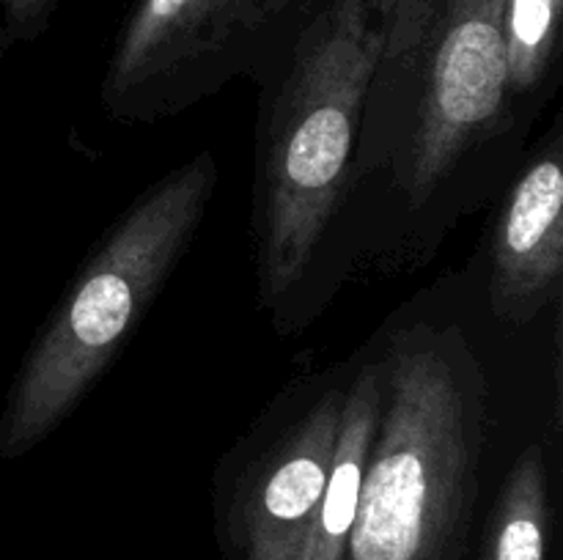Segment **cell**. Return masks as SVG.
<instances>
[{"instance_id":"5b68a950","label":"cell","mask_w":563,"mask_h":560,"mask_svg":"<svg viewBox=\"0 0 563 560\" xmlns=\"http://www.w3.org/2000/svg\"><path fill=\"white\" fill-rule=\"evenodd\" d=\"M344 393L322 395L236 481L229 511L234 560H306L333 461Z\"/></svg>"},{"instance_id":"7a4b0ae2","label":"cell","mask_w":563,"mask_h":560,"mask_svg":"<svg viewBox=\"0 0 563 560\" xmlns=\"http://www.w3.org/2000/svg\"><path fill=\"white\" fill-rule=\"evenodd\" d=\"M388 27L390 0H335L308 27L280 82L256 179V267L267 305L306 278L333 223Z\"/></svg>"},{"instance_id":"6da1fadb","label":"cell","mask_w":563,"mask_h":560,"mask_svg":"<svg viewBox=\"0 0 563 560\" xmlns=\"http://www.w3.org/2000/svg\"><path fill=\"white\" fill-rule=\"evenodd\" d=\"M344 560H465L487 388L456 329L396 333Z\"/></svg>"},{"instance_id":"ba28073f","label":"cell","mask_w":563,"mask_h":560,"mask_svg":"<svg viewBox=\"0 0 563 560\" xmlns=\"http://www.w3.org/2000/svg\"><path fill=\"white\" fill-rule=\"evenodd\" d=\"M379 404H383V366L372 362L357 373L350 390H344L333 461H330L306 560L346 558V544H350L352 525H355L357 494H361L363 470H366L368 448H372L374 428H377Z\"/></svg>"},{"instance_id":"8992f818","label":"cell","mask_w":563,"mask_h":560,"mask_svg":"<svg viewBox=\"0 0 563 560\" xmlns=\"http://www.w3.org/2000/svg\"><path fill=\"white\" fill-rule=\"evenodd\" d=\"M511 184L493 231L489 300L504 322L528 324L563 278V165L559 132Z\"/></svg>"},{"instance_id":"8fae6325","label":"cell","mask_w":563,"mask_h":560,"mask_svg":"<svg viewBox=\"0 0 563 560\" xmlns=\"http://www.w3.org/2000/svg\"><path fill=\"white\" fill-rule=\"evenodd\" d=\"M9 33L16 38H31L47 25L55 0H0Z\"/></svg>"},{"instance_id":"3957f363","label":"cell","mask_w":563,"mask_h":560,"mask_svg":"<svg viewBox=\"0 0 563 560\" xmlns=\"http://www.w3.org/2000/svg\"><path fill=\"white\" fill-rule=\"evenodd\" d=\"M218 165L196 154L148 187L93 247L11 384L0 456L20 459L49 437L141 324L214 195Z\"/></svg>"},{"instance_id":"52a82bcc","label":"cell","mask_w":563,"mask_h":560,"mask_svg":"<svg viewBox=\"0 0 563 560\" xmlns=\"http://www.w3.org/2000/svg\"><path fill=\"white\" fill-rule=\"evenodd\" d=\"M240 0H141L108 71V93L126 99L209 53L236 27Z\"/></svg>"},{"instance_id":"9c48e42d","label":"cell","mask_w":563,"mask_h":560,"mask_svg":"<svg viewBox=\"0 0 563 560\" xmlns=\"http://www.w3.org/2000/svg\"><path fill=\"white\" fill-rule=\"evenodd\" d=\"M550 478L544 453L531 445L506 475L484 530L482 560H548Z\"/></svg>"},{"instance_id":"277c9868","label":"cell","mask_w":563,"mask_h":560,"mask_svg":"<svg viewBox=\"0 0 563 560\" xmlns=\"http://www.w3.org/2000/svg\"><path fill=\"white\" fill-rule=\"evenodd\" d=\"M385 49L416 60L407 190L423 203L506 108L504 0H390Z\"/></svg>"},{"instance_id":"30bf717a","label":"cell","mask_w":563,"mask_h":560,"mask_svg":"<svg viewBox=\"0 0 563 560\" xmlns=\"http://www.w3.org/2000/svg\"><path fill=\"white\" fill-rule=\"evenodd\" d=\"M563 0H504L506 75L511 93L542 86L559 44Z\"/></svg>"}]
</instances>
